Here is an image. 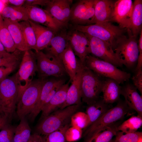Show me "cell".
Segmentation results:
<instances>
[{
    "mask_svg": "<svg viewBox=\"0 0 142 142\" xmlns=\"http://www.w3.org/2000/svg\"><path fill=\"white\" fill-rule=\"evenodd\" d=\"M58 33L52 39L44 49L45 50L46 53L51 55L61 62L60 56L65 48L68 41L67 33L63 31Z\"/></svg>",
    "mask_w": 142,
    "mask_h": 142,
    "instance_id": "cell-25",
    "label": "cell"
},
{
    "mask_svg": "<svg viewBox=\"0 0 142 142\" xmlns=\"http://www.w3.org/2000/svg\"><path fill=\"white\" fill-rule=\"evenodd\" d=\"M115 142H138L142 138V132L125 133L118 131L115 135Z\"/></svg>",
    "mask_w": 142,
    "mask_h": 142,
    "instance_id": "cell-38",
    "label": "cell"
},
{
    "mask_svg": "<svg viewBox=\"0 0 142 142\" xmlns=\"http://www.w3.org/2000/svg\"><path fill=\"white\" fill-rule=\"evenodd\" d=\"M27 142H43L42 137L38 133L31 135Z\"/></svg>",
    "mask_w": 142,
    "mask_h": 142,
    "instance_id": "cell-45",
    "label": "cell"
},
{
    "mask_svg": "<svg viewBox=\"0 0 142 142\" xmlns=\"http://www.w3.org/2000/svg\"><path fill=\"white\" fill-rule=\"evenodd\" d=\"M2 113V112L1 110V106H0V113Z\"/></svg>",
    "mask_w": 142,
    "mask_h": 142,
    "instance_id": "cell-51",
    "label": "cell"
},
{
    "mask_svg": "<svg viewBox=\"0 0 142 142\" xmlns=\"http://www.w3.org/2000/svg\"><path fill=\"white\" fill-rule=\"evenodd\" d=\"M19 22L23 34L26 50L33 49L35 52H37L35 34L29 20Z\"/></svg>",
    "mask_w": 142,
    "mask_h": 142,
    "instance_id": "cell-31",
    "label": "cell"
},
{
    "mask_svg": "<svg viewBox=\"0 0 142 142\" xmlns=\"http://www.w3.org/2000/svg\"><path fill=\"white\" fill-rule=\"evenodd\" d=\"M7 0H0V14L4 8L7 5Z\"/></svg>",
    "mask_w": 142,
    "mask_h": 142,
    "instance_id": "cell-47",
    "label": "cell"
},
{
    "mask_svg": "<svg viewBox=\"0 0 142 142\" xmlns=\"http://www.w3.org/2000/svg\"><path fill=\"white\" fill-rule=\"evenodd\" d=\"M109 109L108 104L104 102L103 98L99 99L94 103L88 105L86 111L89 120L88 127L100 118Z\"/></svg>",
    "mask_w": 142,
    "mask_h": 142,
    "instance_id": "cell-29",
    "label": "cell"
},
{
    "mask_svg": "<svg viewBox=\"0 0 142 142\" xmlns=\"http://www.w3.org/2000/svg\"><path fill=\"white\" fill-rule=\"evenodd\" d=\"M142 125V118L139 116H133L118 126V131L125 133L136 131Z\"/></svg>",
    "mask_w": 142,
    "mask_h": 142,
    "instance_id": "cell-35",
    "label": "cell"
},
{
    "mask_svg": "<svg viewBox=\"0 0 142 142\" xmlns=\"http://www.w3.org/2000/svg\"><path fill=\"white\" fill-rule=\"evenodd\" d=\"M115 80L108 78L104 79L102 92L103 99L107 104L118 101L121 95V86Z\"/></svg>",
    "mask_w": 142,
    "mask_h": 142,
    "instance_id": "cell-24",
    "label": "cell"
},
{
    "mask_svg": "<svg viewBox=\"0 0 142 142\" xmlns=\"http://www.w3.org/2000/svg\"><path fill=\"white\" fill-rule=\"evenodd\" d=\"M26 1L25 0H9L7 3L14 6L20 7L23 6Z\"/></svg>",
    "mask_w": 142,
    "mask_h": 142,
    "instance_id": "cell-46",
    "label": "cell"
},
{
    "mask_svg": "<svg viewBox=\"0 0 142 142\" xmlns=\"http://www.w3.org/2000/svg\"><path fill=\"white\" fill-rule=\"evenodd\" d=\"M0 106H1V103H0Z\"/></svg>",
    "mask_w": 142,
    "mask_h": 142,
    "instance_id": "cell-52",
    "label": "cell"
},
{
    "mask_svg": "<svg viewBox=\"0 0 142 142\" xmlns=\"http://www.w3.org/2000/svg\"><path fill=\"white\" fill-rule=\"evenodd\" d=\"M136 88L129 83L121 87V95L129 108L135 110L138 115L142 118V97L138 93Z\"/></svg>",
    "mask_w": 142,
    "mask_h": 142,
    "instance_id": "cell-18",
    "label": "cell"
},
{
    "mask_svg": "<svg viewBox=\"0 0 142 142\" xmlns=\"http://www.w3.org/2000/svg\"><path fill=\"white\" fill-rule=\"evenodd\" d=\"M3 18L5 24L8 30L16 49L23 52L26 51L25 43L19 22Z\"/></svg>",
    "mask_w": 142,
    "mask_h": 142,
    "instance_id": "cell-27",
    "label": "cell"
},
{
    "mask_svg": "<svg viewBox=\"0 0 142 142\" xmlns=\"http://www.w3.org/2000/svg\"><path fill=\"white\" fill-rule=\"evenodd\" d=\"M70 82L61 85L50 100L43 108L40 119L42 120L60 108L65 102Z\"/></svg>",
    "mask_w": 142,
    "mask_h": 142,
    "instance_id": "cell-21",
    "label": "cell"
},
{
    "mask_svg": "<svg viewBox=\"0 0 142 142\" xmlns=\"http://www.w3.org/2000/svg\"><path fill=\"white\" fill-rule=\"evenodd\" d=\"M130 109L124 101H118L115 106L108 109L100 118L86 128L84 134L88 138L102 128L121 119Z\"/></svg>",
    "mask_w": 142,
    "mask_h": 142,
    "instance_id": "cell-10",
    "label": "cell"
},
{
    "mask_svg": "<svg viewBox=\"0 0 142 142\" xmlns=\"http://www.w3.org/2000/svg\"><path fill=\"white\" fill-rule=\"evenodd\" d=\"M18 90L14 74L0 82V102L2 113L11 120L14 114Z\"/></svg>",
    "mask_w": 142,
    "mask_h": 142,
    "instance_id": "cell-8",
    "label": "cell"
},
{
    "mask_svg": "<svg viewBox=\"0 0 142 142\" xmlns=\"http://www.w3.org/2000/svg\"><path fill=\"white\" fill-rule=\"evenodd\" d=\"M29 21L35 34L37 52L42 51L47 47L51 40L57 33L47 27L29 20Z\"/></svg>",
    "mask_w": 142,
    "mask_h": 142,
    "instance_id": "cell-22",
    "label": "cell"
},
{
    "mask_svg": "<svg viewBox=\"0 0 142 142\" xmlns=\"http://www.w3.org/2000/svg\"><path fill=\"white\" fill-rule=\"evenodd\" d=\"M115 2L111 0H95L93 24L111 21Z\"/></svg>",
    "mask_w": 142,
    "mask_h": 142,
    "instance_id": "cell-23",
    "label": "cell"
},
{
    "mask_svg": "<svg viewBox=\"0 0 142 142\" xmlns=\"http://www.w3.org/2000/svg\"><path fill=\"white\" fill-rule=\"evenodd\" d=\"M70 124L42 137L43 142H66L65 132L70 126Z\"/></svg>",
    "mask_w": 142,
    "mask_h": 142,
    "instance_id": "cell-36",
    "label": "cell"
},
{
    "mask_svg": "<svg viewBox=\"0 0 142 142\" xmlns=\"http://www.w3.org/2000/svg\"><path fill=\"white\" fill-rule=\"evenodd\" d=\"M142 30V0H135L130 20L129 31L136 38Z\"/></svg>",
    "mask_w": 142,
    "mask_h": 142,
    "instance_id": "cell-26",
    "label": "cell"
},
{
    "mask_svg": "<svg viewBox=\"0 0 142 142\" xmlns=\"http://www.w3.org/2000/svg\"><path fill=\"white\" fill-rule=\"evenodd\" d=\"M133 6V3L131 0L115 1L111 21L117 23L123 28L128 29Z\"/></svg>",
    "mask_w": 142,
    "mask_h": 142,
    "instance_id": "cell-17",
    "label": "cell"
},
{
    "mask_svg": "<svg viewBox=\"0 0 142 142\" xmlns=\"http://www.w3.org/2000/svg\"><path fill=\"white\" fill-rule=\"evenodd\" d=\"M24 52L17 49L12 53L0 54V67L17 66L21 61Z\"/></svg>",
    "mask_w": 142,
    "mask_h": 142,
    "instance_id": "cell-34",
    "label": "cell"
},
{
    "mask_svg": "<svg viewBox=\"0 0 142 142\" xmlns=\"http://www.w3.org/2000/svg\"><path fill=\"white\" fill-rule=\"evenodd\" d=\"M24 6L27 8L29 20L49 28L57 33L65 27L53 18L46 9L37 6Z\"/></svg>",
    "mask_w": 142,
    "mask_h": 142,
    "instance_id": "cell-14",
    "label": "cell"
},
{
    "mask_svg": "<svg viewBox=\"0 0 142 142\" xmlns=\"http://www.w3.org/2000/svg\"><path fill=\"white\" fill-rule=\"evenodd\" d=\"M80 105H74L57 110L45 117L36 128L38 133L45 135L69 124L72 116Z\"/></svg>",
    "mask_w": 142,
    "mask_h": 142,
    "instance_id": "cell-2",
    "label": "cell"
},
{
    "mask_svg": "<svg viewBox=\"0 0 142 142\" xmlns=\"http://www.w3.org/2000/svg\"><path fill=\"white\" fill-rule=\"evenodd\" d=\"M133 85L142 94V70L135 72V74L132 78Z\"/></svg>",
    "mask_w": 142,
    "mask_h": 142,
    "instance_id": "cell-41",
    "label": "cell"
},
{
    "mask_svg": "<svg viewBox=\"0 0 142 142\" xmlns=\"http://www.w3.org/2000/svg\"><path fill=\"white\" fill-rule=\"evenodd\" d=\"M65 82L63 78L55 77L46 79L42 87L38 100L31 112L29 114L30 121H33L34 120L43 108L52 98L55 92L52 91L55 87L65 84Z\"/></svg>",
    "mask_w": 142,
    "mask_h": 142,
    "instance_id": "cell-13",
    "label": "cell"
},
{
    "mask_svg": "<svg viewBox=\"0 0 142 142\" xmlns=\"http://www.w3.org/2000/svg\"><path fill=\"white\" fill-rule=\"evenodd\" d=\"M3 18L20 22L29 20L27 11L24 6L18 7L7 5L1 13Z\"/></svg>",
    "mask_w": 142,
    "mask_h": 142,
    "instance_id": "cell-28",
    "label": "cell"
},
{
    "mask_svg": "<svg viewBox=\"0 0 142 142\" xmlns=\"http://www.w3.org/2000/svg\"><path fill=\"white\" fill-rule=\"evenodd\" d=\"M49 0H27L23 6H45Z\"/></svg>",
    "mask_w": 142,
    "mask_h": 142,
    "instance_id": "cell-43",
    "label": "cell"
},
{
    "mask_svg": "<svg viewBox=\"0 0 142 142\" xmlns=\"http://www.w3.org/2000/svg\"><path fill=\"white\" fill-rule=\"evenodd\" d=\"M60 59L67 74L69 77V81L72 83L75 77L81 63L79 59L76 58L69 41L61 55Z\"/></svg>",
    "mask_w": 142,
    "mask_h": 142,
    "instance_id": "cell-19",
    "label": "cell"
},
{
    "mask_svg": "<svg viewBox=\"0 0 142 142\" xmlns=\"http://www.w3.org/2000/svg\"><path fill=\"white\" fill-rule=\"evenodd\" d=\"M37 71L35 52L31 50L24 51L19 68L14 74L18 86L17 103L25 89L33 80V76Z\"/></svg>",
    "mask_w": 142,
    "mask_h": 142,
    "instance_id": "cell-5",
    "label": "cell"
},
{
    "mask_svg": "<svg viewBox=\"0 0 142 142\" xmlns=\"http://www.w3.org/2000/svg\"><path fill=\"white\" fill-rule=\"evenodd\" d=\"M128 37L125 35L118 41L113 50L123 64L128 68H133L137 64L139 55L136 38L127 30Z\"/></svg>",
    "mask_w": 142,
    "mask_h": 142,
    "instance_id": "cell-6",
    "label": "cell"
},
{
    "mask_svg": "<svg viewBox=\"0 0 142 142\" xmlns=\"http://www.w3.org/2000/svg\"><path fill=\"white\" fill-rule=\"evenodd\" d=\"M84 34L89 41L90 53L93 56L117 67L123 66V64L110 45L99 38Z\"/></svg>",
    "mask_w": 142,
    "mask_h": 142,
    "instance_id": "cell-12",
    "label": "cell"
},
{
    "mask_svg": "<svg viewBox=\"0 0 142 142\" xmlns=\"http://www.w3.org/2000/svg\"><path fill=\"white\" fill-rule=\"evenodd\" d=\"M15 128L9 123L0 130V142H13Z\"/></svg>",
    "mask_w": 142,
    "mask_h": 142,
    "instance_id": "cell-39",
    "label": "cell"
},
{
    "mask_svg": "<svg viewBox=\"0 0 142 142\" xmlns=\"http://www.w3.org/2000/svg\"><path fill=\"white\" fill-rule=\"evenodd\" d=\"M82 130L74 126H70L65 133L67 141L72 142L78 140L82 136Z\"/></svg>",
    "mask_w": 142,
    "mask_h": 142,
    "instance_id": "cell-40",
    "label": "cell"
},
{
    "mask_svg": "<svg viewBox=\"0 0 142 142\" xmlns=\"http://www.w3.org/2000/svg\"><path fill=\"white\" fill-rule=\"evenodd\" d=\"M72 29L99 38L110 45L113 50L127 32L126 29L114 25L109 22L87 25H74Z\"/></svg>",
    "mask_w": 142,
    "mask_h": 142,
    "instance_id": "cell-1",
    "label": "cell"
},
{
    "mask_svg": "<svg viewBox=\"0 0 142 142\" xmlns=\"http://www.w3.org/2000/svg\"><path fill=\"white\" fill-rule=\"evenodd\" d=\"M138 142H142V138H141Z\"/></svg>",
    "mask_w": 142,
    "mask_h": 142,
    "instance_id": "cell-49",
    "label": "cell"
},
{
    "mask_svg": "<svg viewBox=\"0 0 142 142\" xmlns=\"http://www.w3.org/2000/svg\"><path fill=\"white\" fill-rule=\"evenodd\" d=\"M84 65L102 78L113 79L119 84L129 80L131 74L108 62L90 54L85 57Z\"/></svg>",
    "mask_w": 142,
    "mask_h": 142,
    "instance_id": "cell-3",
    "label": "cell"
},
{
    "mask_svg": "<svg viewBox=\"0 0 142 142\" xmlns=\"http://www.w3.org/2000/svg\"><path fill=\"white\" fill-rule=\"evenodd\" d=\"M35 53L39 78L45 79L50 76L62 78L67 74L61 62L52 56L42 51Z\"/></svg>",
    "mask_w": 142,
    "mask_h": 142,
    "instance_id": "cell-9",
    "label": "cell"
},
{
    "mask_svg": "<svg viewBox=\"0 0 142 142\" xmlns=\"http://www.w3.org/2000/svg\"><path fill=\"white\" fill-rule=\"evenodd\" d=\"M11 120L7 115L3 113H0V130Z\"/></svg>",
    "mask_w": 142,
    "mask_h": 142,
    "instance_id": "cell-44",
    "label": "cell"
},
{
    "mask_svg": "<svg viewBox=\"0 0 142 142\" xmlns=\"http://www.w3.org/2000/svg\"><path fill=\"white\" fill-rule=\"evenodd\" d=\"M72 0H49L45 6L46 9L58 23L64 27L69 22Z\"/></svg>",
    "mask_w": 142,
    "mask_h": 142,
    "instance_id": "cell-16",
    "label": "cell"
},
{
    "mask_svg": "<svg viewBox=\"0 0 142 142\" xmlns=\"http://www.w3.org/2000/svg\"><path fill=\"white\" fill-rule=\"evenodd\" d=\"M9 53L5 50L0 40V54L5 55Z\"/></svg>",
    "mask_w": 142,
    "mask_h": 142,
    "instance_id": "cell-48",
    "label": "cell"
},
{
    "mask_svg": "<svg viewBox=\"0 0 142 142\" xmlns=\"http://www.w3.org/2000/svg\"><path fill=\"white\" fill-rule=\"evenodd\" d=\"M0 40L6 51L11 53L16 49L10 33L4 23L3 18L0 14Z\"/></svg>",
    "mask_w": 142,
    "mask_h": 142,
    "instance_id": "cell-32",
    "label": "cell"
},
{
    "mask_svg": "<svg viewBox=\"0 0 142 142\" xmlns=\"http://www.w3.org/2000/svg\"><path fill=\"white\" fill-rule=\"evenodd\" d=\"M115 123L101 129L88 138L86 142H108L112 140L118 131Z\"/></svg>",
    "mask_w": 142,
    "mask_h": 142,
    "instance_id": "cell-30",
    "label": "cell"
},
{
    "mask_svg": "<svg viewBox=\"0 0 142 142\" xmlns=\"http://www.w3.org/2000/svg\"><path fill=\"white\" fill-rule=\"evenodd\" d=\"M108 142H115V140H111V141Z\"/></svg>",
    "mask_w": 142,
    "mask_h": 142,
    "instance_id": "cell-50",
    "label": "cell"
},
{
    "mask_svg": "<svg viewBox=\"0 0 142 142\" xmlns=\"http://www.w3.org/2000/svg\"><path fill=\"white\" fill-rule=\"evenodd\" d=\"M67 38L75 55L84 65L85 57L91 53L89 42L85 34L72 29L67 33Z\"/></svg>",
    "mask_w": 142,
    "mask_h": 142,
    "instance_id": "cell-15",
    "label": "cell"
},
{
    "mask_svg": "<svg viewBox=\"0 0 142 142\" xmlns=\"http://www.w3.org/2000/svg\"><path fill=\"white\" fill-rule=\"evenodd\" d=\"M95 0H81L71 8L69 21L74 25L93 24L95 12Z\"/></svg>",
    "mask_w": 142,
    "mask_h": 142,
    "instance_id": "cell-11",
    "label": "cell"
},
{
    "mask_svg": "<svg viewBox=\"0 0 142 142\" xmlns=\"http://www.w3.org/2000/svg\"><path fill=\"white\" fill-rule=\"evenodd\" d=\"M70 123L71 126L82 130L88 127L89 120L86 113L81 111L77 112L72 116Z\"/></svg>",
    "mask_w": 142,
    "mask_h": 142,
    "instance_id": "cell-37",
    "label": "cell"
},
{
    "mask_svg": "<svg viewBox=\"0 0 142 142\" xmlns=\"http://www.w3.org/2000/svg\"><path fill=\"white\" fill-rule=\"evenodd\" d=\"M15 128L14 142H27L31 135V130L25 118L20 120Z\"/></svg>",
    "mask_w": 142,
    "mask_h": 142,
    "instance_id": "cell-33",
    "label": "cell"
},
{
    "mask_svg": "<svg viewBox=\"0 0 142 142\" xmlns=\"http://www.w3.org/2000/svg\"><path fill=\"white\" fill-rule=\"evenodd\" d=\"M47 79L39 78L33 80L24 91L17 103L16 113L20 120L25 118L34 108Z\"/></svg>",
    "mask_w": 142,
    "mask_h": 142,
    "instance_id": "cell-7",
    "label": "cell"
},
{
    "mask_svg": "<svg viewBox=\"0 0 142 142\" xmlns=\"http://www.w3.org/2000/svg\"><path fill=\"white\" fill-rule=\"evenodd\" d=\"M84 65L81 76V99L88 105L99 99L104 79Z\"/></svg>",
    "mask_w": 142,
    "mask_h": 142,
    "instance_id": "cell-4",
    "label": "cell"
},
{
    "mask_svg": "<svg viewBox=\"0 0 142 142\" xmlns=\"http://www.w3.org/2000/svg\"><path fill=\"white\" fill-rule=\"evenodd\" d=\"M17 66L6 67H0V82L12 72L16 69Z\"/></svg>",
    "mask_w": 142,
    "mask_h": 142,
    "instance_id": "cell-42",
    "label": "cell"
},
{
    "mask_svg": "<svg viewBox=\"0 0 142 142\" xmlns=\"http://www.w3.org/2000/svg\"><path fill=\"white\" fill-rule=\"evenodd\" d=\"M84 65H80L75 77L67 90L66 100L59 109L74 105L81 104L80 81L81 74Z\"/></svg>",
    "mask_w": 142,
    "mask_h": 142,
    "instance_id": "cell-20",
    "label": "cell"
}]
</instances>
